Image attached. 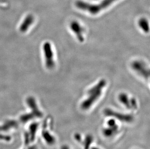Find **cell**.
<instances>
[{
    "label": "cell",
    "mask_w": 150,
    "mask_h": 149,
    "mask_svg": "<svg viewBox=\"0 0 150 149\" xmlns=\"http://www.w3.org/2000/svg\"><path fill=\"white\" fill-rule=\"evenodd\" d=\"M92 141H93L92 136L90 135L87 136L86 138V141H85V149H89V146L91 145V143H92Z\"/></svg>",
    "instance_id": "obj_13"
},
{
    "label": "cell",
    "mask_w": 150,
    "mask_h": 149,
    "mask_svg": "<svg viewBox=\"0 0 150 149\" xmlns=\"http://www.w3.org/2000/svg\"><path fill=\"white\" fill-rule=\"evenodd\" d=\"M106 84V80L103 79H101L96 84L88 91V96L87 99L83 101L81 105V107L83 110H86L90 108L92 105L99 98L102 94V90Z\"/></svg>",
    "instance_id": "obj_1"
},
{
    "label": "cell",
    "mask_w": 150,
    "mask_h": 149,
    "mask_svg": "<svg viewBox=\"0 0 150 149\" xmlns=\"http://www.w3.org/2000/svg\"><path fill=\"white\" fill-rule=\"evenodd\" d=\"M71 30L75 34L77 38L81 42H83L84 41V37H83V29L82 26L76 21H74L71 22L70 25Z\"/></svg>",
    "instance_id": "obj_6"
},
{
    "label": "cell",
    "mask_w": 150,
    "mask_h": 149,
    "mask_svg": "<svg viewBox=\"0 0 150 149\" xmlns=\"http://www.w3.org/2000/svg\"><path fill=\"white\" fill-rule=\"evenodd\" d=\"M108 124L109 127H110V128L113 129L116 132L118 127H117V125L116 123V122H115V120L113 119H110V120H109V121L108 122Z\"/></svg>",
    "instance_id": "obj_12"
},
{
    "label": "cell",
    "mask_w": 150,
    "mask_h": 149,
    "mask_svg": "<svg viewBox=\"0 0 150 149\" xmlns=\"http://www.w3.org/2000/svg\"><path fill=\"white\" fill-rule=\"evenodd\" d=\"M92 149H98V148H96V147H93V148H92Z\"/></svg>",
    "instance_id": "obj_16"
},
{
    "label": "cell",
    "mask_w": 150,
    "mask_h": 149,
    "mask_svg": "<svg viewBox=\"0 0 150 149\" xmlns=\"http://www.w3.org/2000/svg\"><path fill=\"white\" fill-rule=\"evenodd\" d=\"M104 113L106 116L115 117L120 121L123 122H132L134 119L133 116L131 115L117 112V111H114L113 110H110L109 108L105 109L104 111Z\"/></svg>",
    "instance_id": "obj_4"
},
{
    "label": "cell",
    "mask_w": 150,
    "mask_h": 149,
    "mask_svg": "<svg viewBox=\"0 0 150 149\" xmlns=\"http://www.w3.org/2000/svg\"><path fill=\"white\" fill-rule=\"evenodd\" d=\"M117 0H103L99 4H91L82 1H77L75 2V6L78 9L88 12L91 14L96 15L102 10L110 6Z\"/></svg>",
    "instance_id": "obj_2"
},
{
    "label": "cell",
    "mask_w": 150,
    "mask_h": 149,
    "mask_svg": "<svg viewBox=\"0 0 150 149\" xmlns=\"http://www.w3.org/2000/svg\"><path fill=\"white\" fill-rule=\"evenodd\" d=\"M139 25L144 32L145 33L149 32L150 29L149 23L146 18H140L139 21Z\"/></svg>",
    "instance_id": "obj_9"
},
{
    "label": "cell",
    "mask_w": 150,
    "mask_h": 149,
    "mask_svg": "<svg viewBox=\"0 0 150 149\" xmlns=\"http://www.w3.org/2000/svg\"><path fill=\"white\" fill-rule=\"evenodd\" d=\"M34 21V18L33 15H27V17L25 18L23 23L20 26V31L21 32H25L28 30L29 27L31 25Z\"/></svg>",
    "instance_id": "obj_7"
},
{
    "label": "cell",
    "mask_w": 150,
    "mask_h": 149,
    "mask_svg": "<svg viewBox=\"0 0 150 149\" xmlns=\"http://www.w3.org/2000/svg\"><path fill=\"white\" fill-rule=\"evenodd\" d=\"M119 99L120 101L127 108L130 109V99L128 96L127 94L125 93H121L119 96Z\"/></svg>",
    "instance_id": "obj_8"
},
{
    "label": "cell",
    "mask_w": 150,
    "mask_h": 149,
    "mask_svg": "<svg viewBox=\"0 0 150 149\" xmlns=\"http://www.w3.org/2000/svg\"><path fill=\"white\" fill-rule=\"evenodd\" d=\"M115 132H116L110 127L105 128L103 130V135L106 137H110V136H112V135H113Z\"/></svg>",
    "instance_id": "obj_11"
},
{
    "label": "cell",
    "mask_w": 150,
    "mask_h": 149,
    "mask_svg": "<svg viewBox=\"0 0 150 149\" xmlns=\"http://www.w3.org/2000/svg\"><path fill=\"white\" fill-rule=\"evenodd\" d=\"M61 149H69V147L67 146V145H64L63 146H62Z\"/></svg>",
    "instance_id": "obj_15"
},
{
    "label": "cell",
    "mask_w": 150,
    "mask_h": 149,
    "mask_svg": "<svg viewBox=\"0 0 150 149\" xmlns=\"http://www.w3.org/2000/svg\"><path fill=\"white\" fill-rule=\"evenodd\" d=\"M43 49L45 58L46 66L48 69H52L55 65V62L54 60V52L50 43H45L43 46Z\"/></svg>",
    "instance_id": "obj_3"
},
{
    "label": "cell",
    "mask_w": 150,
    "mask_h": 149,
    "mask_svg": "<svg viewBox=\"0 0 150 149\" xmlns=\"http://www.w3.org/2000/svg\"><path fill=\"white\" fill-rule=\"evenodd\" d=\"M132 67L134 71L144 77L145 79H149L150 71L143 63L139 60H135L133 62Z\"/></svg>",
    "instance_id": "obj_5"
},
{
    "label": "cell",
    "mask_w": 150,
    "mask_h": 149,
    "mask_svg": "<svg viewBox=\"0 0 150 149\" xmlns=\"http://www.w3.org/2000/svg\"><path fill=\"white\" fill-rule=\"evenodd\" d=\"M130 102L131 108H133L134 110L137 108V103L135 99L133 98L130 99Z\"/></svg>",
    "instance_id": "obj_14"
},
{
    "label": "cell",
    "mask_w": 150,
    "mask_h": 149,
    "mask_svg": "<svg viewBox=\"0 0 150 149\" xmlns=\"http://www.w3.org/2000/svg\"><path fill=\"white\" fill-rule=\"evenodd\" d=\"M43 136L49 144H53L55 142V138L54 136L50 135L48 131L44 130L43 132Z\"/></svg>",
    "instance_id": "obj_10"
}]
</instances>
